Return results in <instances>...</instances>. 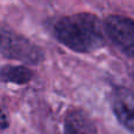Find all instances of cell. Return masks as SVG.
I'll return each instance as SVG.
<instances>
[{
    "instance_id": "1",
    "label": "cell",
    "mask_w": 134,
    "mask_h": 134,
    "mask_svg": "<svg viewBox=\"0 0 134 134\" xmlns=\"http://www.w3.org/2000/svg\"><path fill=\"white\" fill-rule=\"evenodd\" d=\"M63 45L80 53H90L104 46V31L95 15L78 13L59 20L54 28Z\"/></svg>"
},
{
    "instance_id": "2",
    "label": "cell",
    "mask_w": 134,
    "mask_h": 134,
    "mask_svg": "<svg viewBox=\"0 0 134 134\" xmlns=\"http://www.w3.org/2000/svg\"><path fill=\"white\" fill-rule=\"evenodd\" d=\"M0 52L7 58L28 65H37L44 59L39 46L8 28H0Z\"/></svg>"
},
{
    "instance_id": "3",
    "label": "cell",
    "mask_w": 134,
    "mask_h": 134,
    "mask_svg": "<svg viewBox=\"0 0 134 134\" xmlns=\"http://www.w3.org/2000/svg\"><path fill=\"white\" fill-rule=\"evenodd\" d=\"M105 33L119 49L134 58V20L121 15H111L105 21Z\"/></svg>"
},
{
    "instance_id": "4",
    "label": "cell",
    "mask_w": 134,
    "mask_h": 134,
    "mask_svg": "<svg viewBox=\"0 0 134 134\" xmlns=\"http://www.w3.org/2000/svg\"><path fill=\"white\" fill-rule=\"evenodd\" d=\"M111 105L116 119L131 132H134V93L118 87L111 94Z\"/></svg>"
},
{
    "instance_id": "5",
    "label": "cell",
    "mask_w": 134,
    "mask_h": 134,
    "mask_svg": "<svg viewBox=\"0 0 134 134\" xmlns=\"http://www.w3.org/2000/svg\"><path fill=\"white\" fill-rule=\"evenodd\" d=\"M65 134H97V128L85 113L73 111L66 116Z\"/></svg>"
},
{
    "instance_id": "6",
    "label": "cell",
    "mask_w": 134,
    "mask_h": 134,
    "mask_svg": "<svg viewBox=\"0 0 134 134\" xmlns=\"http://www.w3.org/2000/svg\"><path fill=\"white\" fill-rule=\"evenodd\" d=\"M32 78V71L24 66H4L0 67V80L5 82L26 83Z\"/></svg>"
},
{
    "instance_id": "7",
    "label": "cell",
    "mask_w": 134,
    "mask_h": 134,
    "mask_svg": "<svg viewBox=\"0 0 134 134\" xmlns=\"http://www.w3.org/2000/svg\"><path fill=\"white\" fill-rule=\"evenodd\" d=\"M7 125H8V122H7V119L6 116H5V114L2 113L1 111H0V127H7Z\"/></svg>"
}]
</instances>
